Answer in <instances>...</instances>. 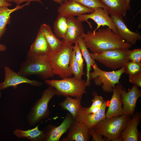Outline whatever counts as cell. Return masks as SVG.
<instances>
[{"instance_id":"cell-1","label":"cell","mask_w":141,"mask_h":141,"mask_svg":"<svg viewBox=\"0 0 141 141\" xmlns=\"http://www.w3.org/2000/svg\"><path fill=\"white\" fill-rule=\"evenodd\" d=\"M93 34L90 31L82 37L87 48L94 54L116 49H129L132 44L126 42L109 27L98 29Z\"/></svg>"},{"instance_id":"cell-2","label":"cell","mask_w":141,"mask_h":141,"mask_svg":"<svg viewBox=\"0 0 141 141\" xmlns=\"http://www.w3.org/2000/svg\"><path fill=\"white\" fill-rule=\"evenodd\" d=\"M46 56L27 54L26 60L20 64L17 73L26 77L36 75L45 80L52 77L54 74Z\"/></svg>"},{"instance_id":"cell-3","label":"cell","mask_w":141,"mask_h":141,"mask_svg":"<svg viewBox=\"0 0 141 141\" xmlns=\"http://www.w3.org/2000/svg\"><path fill=\"white\" fill-rule=\"evenodd\" d=\"M63 42L59 50L51 51L46 56L54 75H58L62 79L70 77L72 75L69 69V64L73 46Z\"/></svg>"},{"instance_id":"cell-4","label":"cell","mask_w":141,"mask_h":141,"mask_svg":"<svg viewBox=\"0 0 141 141\" xmlns=\"http://www.w3.org/2000/svg\"><path fill=\"white\" fill-rule=\"evenodd\" d=\"M129 116L123 114L109 119L106 118L92 128L104 136L106 140L122 141L121 133L126 126Z\"/></svg>"},{"instance_id":"cell-5","label":"cell","mask_w":141,"mask_h":141,"mask_svg":"<svg viewBox=\"0 0 141 141\" xmlns=\"http://www.w3.org/2000/svg\"><path fill=\"white\" fill-rule=\"evenodd\" d=\"M44 82L54 88L58 96H71L81 100L83 95L86 93L85 81L78 80L74 77L60 80L46 79Z\"/></svg>"},{"instance_id":"cell-6","label":"cell","mask_w":141,"mask_h":141,"mask_svg":"<svg viewBox=\"0 0 141 141\" xmlns=\"http://www.w3.org/2000/svg\"><path fill=\"white\" fill-rule=\"evenodd\" d=\"M57 94L56 90L50 86L43 92L42 97L35 102L27 115V121L30 126H34L49 117L50 111L48 103Z\"/></svg>"},{"instance_id":"cell-7","label":"cell","mask_w":141,"mask_h":141,"mask_svg":"<svg viewBox=\"0 0 141 141\" xmlns=\"http://www.w3.org/2000/svg\"><path fill=\"white\" fill-rule=\"evenodd\" d=\"M92 67L93 71L89 74L91 80H93L96 86H101L102 91L106 92H113L116 85L120 84L119 80L125 72V67L116 71L107 72L100 69L96 63Z\"/></svg>"},{"instance_id":"cell-8","label":"cell","mask_w":141,"mask_h":141,"mask_svg":"<svg viewBox=\"0 0 141 141\" xmlns=\"http://www.w3.org/2000/svg\"><path fill=\"white\" fill-rule=\"evenodd\" d=\"M129 50L127 48L116 49L103 51L98 54L90 53L95 60L105 66L115 70L125 67L130 62L128 57Z\"/></svg>"},{"instance_id":"cell-9","label":"cell","mask_w":141,"mask_h":141,"mask_svg":"<svg viewBox=\"0 0 141 141\" xmlns=\"http://www.w3.org/2000/svg\"><path fill=\"white\" fill-rule=\"evenodd\" d=\"M77 18L82 22L85 21L87 22L91 29H92V26L88 20L91 19L93 20L97 25V27L92 32L93 34L101 26H106L110 28L114 33L118 34L116 27L111 19L109 16L107 11L102 8H96L93 13L81 15L78 16Z\"/></svg>"},{"instance_id":"cell-10","label":"cell","mask_w":141,"mask_h":141,"mask_svg":"<svg viewBox=\"0 0 141 141\" xmlns=\"http://www.w3.org/2000/svg\"><path fill=\"white\" fill-rule=\"evenodd\" d=\"M4 80L3 82L0 83V91L10 87L16 89L18 85L24 83L37 87L41 86L43 84L42 82L37 80H30L15 72L7 66H4Z\"/></svg>"},{"instance_id":"cell-11","label":"cell","mask_w":141,"mask_h":141,"mask_svg":"<svg viewBox=\"0 0 141 141\" xmlns=\"http://www.w3.org/2000/svg\"><path fill=\"white\" fill-rule=\"evenodd\" d=\"M74 120L69 112L58 126L51 124L48 125L43 130L46 136L45 141H58L62 135L68 130Z\"/></svg>"},{"instance_id":"cell-12","label":"cell","mask_w":141,"mask_h":141,"mask_svg":"<svg viewBox=\"0 0 141 141\" xmlns=\"http://www.w3.org/2000/svg\"><path fill=\"white\" fill-rule=\"evenodd\" d=\"M123 16L114 15H110V16L116 27L118 34L126 42L134 45L137 41L140 40L141 35L139 32H133L128 28Z\"/></svg>"},{"instance_id":"cell-13","label":"cell","mask_w":141,"mask_h":141,"mask_svg":"<svg viewBox=\"0 0 141 141\" xmlns=\"http://www.w3.org/2000/svg\"><path fill=\"white\" fill-rule=\"evenodd\" d=\"M60 5L58 9L59 14L67 18L91 13L94 10L72 0H67Z\"/></svg>"},{"instance_id":"cell-14","label":"cell","mask_w":141,"mask_h":141,"mask_svg":"<svg viewBox=\"0 0 141 141\" xmlns=\"http://www.w3.org/2000/svg\"><path fill=\"white\" fill-rule=\"evenodd\" d=\"M138 86L133 85L128 92L123 90L121 94L123 107L124 114L129 116L132 115L134 111L137 101L141 97V91Z\"/></svg>"},{"instance_id":"cell-15","label":"cell","mask_w":141,"mask_h":141,"mask_svg":"<svg viewBox=\"0 0 141 141\" xmlns=\"http://www.w3.org/2000/svg\"><path fill=\"white\" fill-rule=\"evenodd\" d=\"M89 129L84 124L74 120L68 129L66 137L62 141H89L90 139Z\"/></svg>"},{"instance_id":"cell-16","label":"cell","mask_w":141,"mask_h":141,"mask_svg":"<svg viewBox=\"0 0 141 141\" xmlns=\"http://www.w3.org/2000/svg\"><path fill=\"white\" fill-rule=\"evenodd\" d=\"M108 103L107 101H105L99 110L95 113L87 114L79 110L76 120L85 124L89 130L93 128L106 118L105 112Z\"/></svg>"},{"instance_id":"cell-17","label":"cell","mask_w":141,"mask_h":141,"mask_svg":"<svg viewBox=\"0 0 141 141\" xmlns=\"http://www.w3.org/2000/svg\"><path fill=\"white\" fill-rule=\"evenodd\" d=\"M67 21L68 28L62 40L70 44H75L84 33L82 22L74 17H67Z\"/></svg>"},{"instance_id":"cell-18","label":"cell","mask_w":141,"mask_h":141,"mask_svg":"<svg viewBox=\"0 0 141 141\" xmlns=\"http://www.w3.org/2000/svg\"><path fill=\"white\" fill-rule=\"evenodd\" d=\"M123 87L120 84L116 85L113 90V94L109 102L108 110L105 114L106 118L112 117L124 114L121 94Z\"/></svg>"},{"instance_id":"cell-19","label":"cell","mask_w":141,"mask_h":141,"mask_svg":"<svg viewBox=\"0 0 141 141\" xmlns=\"http://www.w3.org/2000/svg\"><path fill=\"white\" fill-rule=\"evenodd\" d=\"M141 114L137 112L131 119L128 120L126 126L121 132V138L122 141H138L139 133L137 127L141 119Z\"/></svg>"},{"instance_id":"cell-20","label":"cell","mask_w":141,"mask_h":141,"mask_svg":"<svg viewBox=\"0 0 141 141\" xmlns=\"http://www.w3.org/2000/svg\"><path fill=\"white\" fill-rule=\"evenodd\" d=\"M51 51L47 40L42 31L40 29L36 39L27 54L35 56H46Z\"/></svg>"},{"instance_id":"cell-21","label":"cell","mask_w":141,"mask_h":141,"mask_svg":"<svg viewBox=\"0 0 141 141\" xmlns=\"http://www.w3.org/2000/svg\"><path fill=\"white\" fill-rule=\"evenodd\" d=\"M109 14L125 16L129 10L125 0H100Z\"/></svg>"},{"instance_id":"cell-22","label":"cell","mask_w":141,"mask_h":141,"mask_svg":"<svg viewBox=\"0 0 141 141\" xmlns=\"http://www.w3.org/2000/svg\"><path fill=\"white\" fill-rule=\"evenodd\" d=\"M30 4V2H27L21 5H17L15 8L11 9H9L7 6L0 7V40L5 33L7 25L10 24V14Z\"/></svg>"},{"instance_id":"cell-23","label":"cell","mask_w":141,"mask_h":141,"mask_svg":"<svg viewBox=\"0 0 141 141\" xmlns=\"http://www.w3.org/2000/svg\"><path fill=\"white\" fill-rule=\"evenodd\" d=\"M39 125L26 130L16 129L14 131L13 134L19 138H25L31 141H45V134L43 131L39 130Z\"/></svg>"},{"instance_id":"cell-24","label":"cell","mask_w":141,"mask_h":141,"mask_svg":"<svg viewBox=\"0 0 141 141\" xmlns=\"http://www.w3.org/2000/svg\"><path fill=\"white\" fill-rule=\"evenodd\" d=\"M40 29L42 31L50 46L52 52L59 50L63 44V41L60 40L53 33L50 27L46 24H43Z\"/></svg>"},{"instance_id":"cell-25","label":"cell","mask_w":141,"mask_h":141,"mask_svg":"<svg viewBox=\"0 0 141 141\" xmlns=\"http://www.w3.org/2000/svg\"><path fill=\"white\" fill-rule=\"evenodd\" d=\"M78 43L80 50L86 64V76L87 79L85 83L86 87L89 86L90 84L91 79L89 74L91 69V67L96 63L95 60L90 56L85 41L82 37L78 39Z\"/></svg>"},{"instance_id":"cell-26","label":"cell","mask_w":141,"mask_h":141,"mask_svg":"<svg viewBox=\"0 0 141 141\" xmlns=\"http://www.w3.org/2000/svg\"><path fill=\"white\" fill-rule=\"evenodd\" d=\"M81 100L67 96L63 101L59 103V105L62 109L68 111L75 120L79 111L82 107Z\"/></svg>"},{"instance_id":"cell-27","label":"cell","mask_w":141,"mask_h":141,"mask_svg":"<svg viewBox=\"0 0 141 141\" xmlns=\"http://www.w3.org/2000/svg\"><path fill=\"white\" fill-rule=\"evenodd\" d=\"M68 27L67 17L59 14L53 26L55 35L59 39H63Z\"/></svg>"},{"instance_id":"cell-28","label":"cell","mask_w":141,"mask_h":141,"mask_svg":"<svg viewBox=\"0 0 141 141\" xmlns=\"http://www.w3.org/2000/svg\"><path fill=\"white\" fill-rule=\"evenodd\" d=\"M69 68L70 71L74 75V77L78 80H82V77L84 75L85 72H82L75 58V53L73 50L70 55Z\"/></svg>"},{"instance_id":"cell-29","label":"cell","mask_w":141,"mask_h":141,"mask_svg":"<svg viewBox=\"0 0 141 141\" xmlns=\"http://www.w3.org/2000/svg\"><path fill=\"white\" fill-rule=\"evenodd\" d=\"M125 72L129 77L141 74V64L132 61L129 62L125 66Z\"/></svg>"},{"instance_id":"cell-30","label":"cell","mask_w":141,"mask_h":141,"mask_svg":"<svg viewBox=\"0 0 141 141\" xmlns=\"http://www.w3.org/2000/svg\"><path fill=\"white\" fill-rule=\"evenodd\" d=\"M75 1L87 7L94 9L98 7L104 8V6L100 0H72Z\"/></svg>"},{"instance_id":"cell-31","label":"cell","mask_w":141,"mask_h":141,"mask_svg":"<svg viewBox=\"0 0 141 141\" xmlns=\"http://www.w3.org/2000/svg\"><path fill=\"white\" fill-rule=\"evenodd\" d=\"M75 44V45L73 46V48L75 52V58L79 66L81 72L84 73V72L83 71L84 64L82 55L78 43H76Z\"/></svg>"},{"instance_id":"cell-32","label":"cell","mask_w":141,"mask_h":141,"mask_svg":"<svg viewBox=\"0 0 141 141\" xmlns=\"http://www.w3.org/2000/svg\"><path fill=\"white\" fill-rule=\"evenodd\" d=\"M128 57L130 60L141 64V49H136L132 50H129Z\"/></svg>"},{"instance_id":"cell-33","label":"cell","mask_w":141,"mask_h":141,"mask_svg":"<svg viewBox=\"0 0 141 141\" xmlns=\"http://www.w3.org/2000/svg\"><path fill=\"white\" fill-rule=\"evenodd\" d=\"M93 98L92 100V104L90 108H92L98 106H101L104 102V101L103 98L100 96H98L96 92H92Z\"/></svg>"},{"instance_id":"cell-34","label":"cell","mask_w":141,"mask_h":141,"mask_svg":"<svg viewBox=\"0 0 141 141\" xmlns=\"http://www.w3.org/2000/svg\"><path fill=\"white\" fill-rule=\"evenodd\" d=\"M89 132L91 136L92 137V141H104L106 138H102V136L97 133L93 128L89 130Z\"/></svg>"},{"instance_id":"cell-35","label":"cell","mask_w":141,"mask_h":141,"mask_svg":"<svg viewBox=\"0 0 141 141\" xmlns=\"http://www.w3.org/2000/svg\"><path fill=\"white\" fill-rule=\"evenodd\" d=\"M129 81L131 83L136 85L138 87H141V74L129 77Z\"/></svg>"},{"instance_id":"cell-36","label":"cell","mask_w":141,"mask_h":141,"mask_svg":"<svg viewBox=\"0 0 141 141\" xmlns=\"http://www.w3.org/2000/svg\"><path fill=\"white\" fill-rule=\"evenodd\" d=\"M8 3L13 2L16 3L17 5H20L21 3L24 2H37L43 4L41 0H6Z\"/></svg>"},{"instance_id":"cell-37","label":"cell","mask_w":141,"mask_h":141,"mask_svg":"<svg viewBox=\"0 0 141 141\" xmlns=\"http://www.w3.org/2000/svg\"><path fill=\"white\" fill-rule=\"evenodd\" d=\"M12 4L7 2L6 0H0V7L3 6H10Z\"/></svg>"},{"instance_id":"cell-38","label":"cell","mask_w":141,"mask_h":141,"mask_svg":"<svg viewBox=\"0 0 141 141\" xmlns=\"http://www.w3.org/2000/svg\"><path fill=\"white\" fill-rule=\"evenodd\" d=\"M7 49V48L5 45L3 44H0V51H4Z\"/></svg>"},{"instance_id":"cell-39","label":"cell","mask_w":141,"mask_h":141,"mask_svg":"<svg viewBox=\"0 0 141 141\" xmlns=\"http://www.w3.org/2000/svg\"><path fill=\"white\" fill-rule=\"evenodd\" d=\"M54 2L60 4H61L67 0H52Z\"/></svg>"},{"instance_id":"cell-40","label":"cell","mask_w":141,"mask_h":141,"mask_svg":"<svg viewBox=\"0 0 141 141\" xmlns=\"http://www.w3.org/2000/svg\"><path fill=\"white\" fill-rule=\"evenodd\" d=\"M125 1L129 10H130V0H125Z\"/></svg>"},{"instance_id":"cell-41","label":"cell","mask_w":141,"mask_h":141,"mask_svg":"<svg viewBox=\"0 0 141 141\" xmlns=\"http://www.w3.org/2000/svg\"><path fill=\"white\" fill-rule=\"evenodd\" d=\"M2 93L0 91V98L2 96Z\"/></svg>"}]
</instances>
